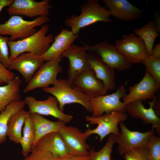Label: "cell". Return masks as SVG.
Returning <instances> with one entry per match:
<instances>
[{"instance_id":"6da1fadb","label":"cell","mask_w":160,"mask_h":160,"mask_svg":"<svg viewBox=\"0 0 160 160\" xmlns=\"http://www.w3.org/2000/svg\"><path fill=\"white\" fill-rule=\"evenodd\" d=\"M80 14L77 16L73 15L67 17L65 21V25L71 28L75 34L79 35L82 28L98 22L110 23L109 10L101 6L98 0H87L80 6Z\"/></svg>"},{"instance_id":"7a4b0ae2","label":"cell","mask_w":160,"mask_h":160,"mask_svg":"<svg viewBox=\"0 0 160 160\" xmlns=\"http://www.w3.org/2000/svg\"><path fill=\"white\" fill-rule=\"evenodd\" d=\"M49 26L45 24L36 33L21 40L8 41L10 60L24 53L30 52L41 55L49 49L54 41L52 34L47 35Z\"/></svg>"},{"instance_id":"3957f363","label":"cell","mask_w":160,"mask_h":160,"mask_svg":"<svg viewBox=\"0 0 160 160\" xmlns=\"http://www.w3.org/2000/svg\"><path fill=\"white\" fill-rule=\"evenodd\" d=\"M42 89L56 98L59 108L63 111L66 105L77 103L83 106L87 111L92 112L90 98L67 79L60 78L52 87Z\"/></svg>"},{"instance_id":"277c9868","label":"cell","mask_w":160,"mask_h":160,"mask_svg":"<svg viewBox=\"0 0 160 160\" xmlns=\"http://www.w3.org/2000/svg\"><path fill=\"white\" fill-rule=\"evenodd\" d=\"M50 21L48 16H42L33 20H25L22 16H11L4 23L0 24V35L10 36L9 40H21L33 34L38 31L36 27L42 26Z\"/></svg>"},{"instance_id":"5b68a950","label":"cell","mask_w":160,"mask_h":160,"mask_svg":"<svg viewBox=\"0 0 160 160\" xmlns=\"http://www.w3.org/2000/svg\"><path fill=\"white\" fill-rule=\"evenodd\" d=\"M127 117L125 112L119 111H113L97 117L86 116L85 119L89 124H97V126L94 129H88L84 132V135L87 139L91 135L97 134L99 136L100 142L108 135H118L120 133L119 124L126 121Z\"/></svg>"},{"instance_id":"8992f818","label":"cell","mask_w":160,"mask_h":160,"mask_svg":"<svg viewBox=\"0 0 160 160\" xmlns=\"http://www.w3.org/2000/svg\"><path fill=\"white\" fill-rule=\"evenodd\" d=\"M83 48L86 52L94 53L112 68L123 71L130 68L132 63L118 50L114 45L103 41L94 45L85 44Z\"/></svg>"},{"instance_id":"52a82bcc","label":"cell","mask_w":160,"mask_h":160,"mask_svg":"<svg viewBox=\"0 0 160 160\" xmlns=\"http://www.w3.org/2000/svg\"><path fill=\"white\" fill-rule=\"evenodd\" d=\"M126 94L124 86L121 85L113 93L90 99L92 110L91 116L98 117L105 113L108 114L115 111L126 112V105L120 100Z\"/></svg>"},{"instance_id":"ba28073f","label":"cell","mask_w":160,"mask_h":160,"mask_svg":"<svg viewBox=\"0 0 160 160\" xmlns=\"http://www.w3.org/2000/svg\"><path fill=\"white\" fill-rule=\"evenodd\" d=\"M121 132L116 135V143L118 144V152L121 156L137 148L144 147L150 138L155 135V130L141 132L131 131L128 129L123 122L119 123Z\"/></svg>"},{"instance_id":"9c48e42d","label":"cell","mask_w":160,"mask_h":160,"mask_svg":"<svg viewBox=\"0 0 160 160\" xmlns=\"http://www.w3.org/2000/svg\"><path fill=\"white\" fill-rule=\"evenodd\" d=\"M115 46L132 63H143L148 55L143 41L134 33L124 35L117 40Z\"/></svg>"},{"instance_id":"30bf717a","label":"cell","mask_w":160,"mask_h":160,"mask_svg":"<svg viewBox=\"0 0 160 160\" xmlns=\"http://www.w3.org/2000/svg\"><path fill=\"white\" fill-rule=\"evenodd\" d=\"M24 100L30 114L50 116L66 124L69 123L73 119L72 115L66 114L60 109L58 102L54 96H49L43 100H38L32 96H27Z\"/></svg>"},{"instance_id":"8fae6325","label":"cell","mask_w":160,"mask_h":160,"mask_svg":"<svg viewBox=\"0 0 160 160\" xmlns=\"http://www.w3.org/2000/svg\"><path fill=\"white\" fill-rule=\"evenodd\" d=\"M60 62L52 60L46 61L37 70L24 89V93L37 88H45L53 85L57 80L58 74L62 68Z\"/></svg>"},{"instance_id":"7c38bea8","label":"cell","mask_w":160,"mask_h":160,"mask_svg":"<svg viewBox=\"0 0 160 160\" xmlns=\"http://www.w3.org/2000/svg\"><path fill=\"white\" fill-rule=\"evenodd\" d=\"M50 0L37 1L34 0H15L7 9L11 16H25L35 18L42 16H48L52 6Z\"/></svg>"},{"instance_id":"4fadbf2b","label":"cell","mask_w":160,"mask_h":160,"mask_svg":"<svg viewBox=\"0 0 160 160\" xmlns=\"http://www.w3.org/2000/svg\"><path fill=\"white\" fill-rule=\"evenodd\" d=\"M69 154L71 155L86 156L89 155L90 146L86 142L87 138L84 132L72 126L65 125L59 131Z\"/></svg>"},{"instance_id":"5bb4252c","label":"cell","mask_w":160,"mask_h":160,"mask_svg":"<svg viewBox=\"0 0 160 160\" xmlns=\"http://www.w3.org/2000/svg\"><path fill=\"white\" fill-rule=\"evenodd\" d=\"M159 89L154 79L145 69L142 79L138 83L129 87V92L122 98V102L126 105L137 100H153Z\"/></svg>"},{"instance_id":"9a60e30c","label":"cell","mask_w":160,"mask_h":160,"mask_svg":"<svg viewBox=\"0 0 160 160\" xmlns=\"http://www.w3.org/2000/svg\"><path fill=\"white\" fill-rule=\"evenodd\" d=\"M41 55L30 52L24 53L10 60L8 69L15 70L23 76L26 83H28L44 63Z\"/></svg>"},{"instance_id":"2e32d148","label":"cell","mask_w":160,"mask_h":160,"mask_svg":"<svg viewBox=\"0 0 160 160\" xmlns=\"http://www.w3.org/2000/svg\"><path fill=\"white\" fill-rule=\"evenodd\" d=\"M87 52L83 47L72 44L62 54L69 61L67 80L73 84L74 78L89 68L88 62Z\"/></svg>"},{"instance_id":"e0dca14e","label":"cell","mask_w":160,"mask_h":160,"mask_svg":"<svg viewBox=\"0 0 160 160\" xmlns=\"http://www.w3.org/2000/svg\"><path fill=\"white\" fill-rule=\"evenodd\" d=\"M156 97L149 101V107H145L141 100L131 102L125 105L126 112L131 117L142 120L144 123L151 124L152 129L156 130L158 135L160 133V119L156 113L153 105Z\"/></svg>"},{"instance_id":"ac0fdd59","label":"cell","mask_w":160,"mask_h":160,"mask_svg":"<svg viewBox=\"0 0 160 160\" xmlns=\"http://www.w3.org/2000/svg\"><path fill=\"white\" fill-rule=\"evenodd\" d=\"M73 84L90 99L107 94L104 84L90 68L77 76Z\"/></svg>"},{"instance_id":"d6986e66","label":"cell","mask_w":160,"mask_h":160,"mask_svg":"<svg viewBox=\"0 0 160 160\" xmlns=\"http://www.w3.org/2000/svg\"><path fill=\"white\" fill-rule=\"evenodd\" d=\"M33 150L49 152L57 159L71 155L59 132H52L41 137L33 146Z\"/></svg>"},{"instance_id":"ffe728a7","label":"cell","mask_w":160,"mask_h":160,"mask_svg":"<svg viewBox=\"0 0 160 160\" xmlns=\"http://www.w3.org/2000/svg\"><path fill=\"white\" fill-rule=\"evenodd\" d=\"M79 37L71 31L62 28L60 32L54 38V41L48 50L41 56L44 61L55 60L60 62L62 53Z\"/></svg>"},{"instance_id":"44dd1931","label":"cell","mask_w":160,"mask_h":160,"mask_svg":"<svg viewBox=\"0 0 160 160\" xmlns=\"http://www.w3.org/2000/svg\"><path fill=\"white\" fill-rule=\"evenodd\" d=\"M111 15L126 22L133 21L141 17L142 11L127 0H103Z\"/></svg>"},{"instance_id":"7402d4cb","label":"cell","mask_w":160,"mask_h":160,"mask_svg":"<svg viewBox=\"0 0 160 160\" xmlns=\"http://www.w3.org/2000/svg\"><path fill=\"white\" fill-rule=\"evenodd\" d=\"M87 57L89 68L108 91L114 89L116 85L114 69L108 66L95 53H87Z\"/></svg>"},{"instance_id":"603a6c76","label":"cell","mask_w":160,"mask_h":160,"mask_svg":"<svg viewBox=\"0 0 160 160\" xmlns=\"http://www.w3.org/2000/svg\"><path fill=\"white\" fill-rule=\"evenodd\" d=\"M30 114L35 132V139L33 146L42 137L52 132H59L61 128L66 124L64 122L59 120L57 121L49 120L37 113Z\"/></svg>"},{"instance_id":"cb8c5ba5","label":"cell","mask_w":160,"mask_h":160,"mask_svg":"<svg viewBox=\"0 0 160 160\" xmlns=\"http://www.w3.org/2000/svg\"><path fill=\"white\" fill-rule=\"evenodd\" d=\"M21 83L20 77L16 76L8 84L0 86V113L12 102L21 100Z\"/></svg>"},{"instance_id":"d4e9b609","label":"cell","mask_w":160,"mask_h":160,"mask_svg":"<svg viewBox=\"0 0 160 160\" xmlns=\"http://www.w3.org/2000/svg\"><path fill=\"white\" fill-rule=\"evenodd\" d=\"M28 114V111L22 110L13 115L8 122L7 137L11 141L20 144L22 138V129L25 119Z\"/></svg>"},{"instance_id":"484cf974","label":"cell","mask_w":160,"mask_h":160,"mask_svg":"<svg viewBox=\"0 0 160 160\" xmlns=\"http://www.w3.org/2000/svg\"><path fill=\"white\" fill-rule=\"evenodd\" d=\"M26 105L24 100L13 102L0 113V145L7 140V126L10 118L15 113L24 109Z\"/></svg>"},{"instance_id":"4316f807","label":"cell","mask_w":160,"mask_h":160,"mask_svg":"<svg viewBox=\"0 0 160 160\" xmlns=\"http://www.w3.org/2000/svg\"><path fill=\"white\" fill-rule=\"evenodd\" d=\"M134 33L144 41L149 55H151L156 39L160 32L158 30L155 21L151 20L142 28L135 29Z\"/></svg>"},{"instance_id":"83f0119b","label":"cell","mask_w":160,"mask_h":160,"mask_svg":"<svg viewBox=\"0 0 160 160\" xmlns=\"http://www.w3.org/2000/svg\"><path fill=\"white\" fill-rule=\"evenodd\" d=\"M35 137L34 125L28 113L24 123L22 138L20 144L21 146V153L23 156H27L31 152Z\"/></svg>"},{"instance_id":"f1b7e54d","label":"cell","mask_w":160,"mask_h":160,"mask_svg":"<svg viewBox=\"0 0 160 160\" xmlns=\"http://www.w3.org/2000/svg\"><path fill=\"white\" fill-rule=\"evenodd\" d=\"M116 135H110L103 147L97 151L94 149L89 151V155L91 160H111V153L113 146L115 143Z\"/></svg>"},{"instance_id":"f546056e","label":"cell","mask_w":160,"mask_h":160,"mask_svg":"<svg viewBox=\"0 0 160 160\" xmlns=\"http://www.w3.org/2000/svg\"><path fill=\"white\" fill-rule=\"evenodd\" d=\"M144 148L149 160H160V137L153 135Z\"/></svg>"},{"instance_id":"4dcf8cb0","label":"cell","mask_w":160,"mask_h":160,"mask_svg":"<svg viewBox=\"0 0 160 160\" xmlns=\"http://www.w3.org/2000/svg\"><path fill=\"white\" fill-rule=\"evenodd\" d=\"M146 69L149 73L156 82L157 85L160 87V58L154 57L148 55L143 61Z\"/></svg>"},{"instance_id":"1f68e13d","label":"cell","mask_w":160,"mask_h":160,"mask_svg":"<svg viewBox=\"0 0 160 160\" xmlns=\"http://www.w3.org/2000/svg\"><path fill=\"white\" fill-rule=\"evenodd\" d=\"M9 37L0 35V62L8 69L9 59L8 41Z\"/></svg>"},{"instance_id":"d6a6232c","label":"cell","mask_w":160,"mask_h":160,"mask_svg":"<svg viewBox=\"0 0 160 160\" xmlns=\"http://www.w3.org/2000/svg\"><path fill=\"white\" fill-rule=\"evenodd\" d=\"M23 160H57L49 152L40 150H33L29 155Z\"/></svg>"},{"instance_id":"836d02e7","label":"cell","mask_w":160,"mask_h":160,"mask_svg":"<svg viewBox=\"0 0 160 160\" xmlns=\"http://www.w3.org/2000/svg\"><path fill=\"white\" fill-rule=\"evenodd\" d=\"M124 156L125 160H149L144 147L133 149Z\"/></svg>"},{"instance_id":"e575fe53","label":"cell","mask_w":160,"mask_h":160,"mask_svg":"<svg viewBox=\"0 0 160 160\" xmlns=\"http://www.w3.org/2000/svg\"><path fill=\"white\" fill-rule=\"evenodd\" d=\"M15 76L14 72L7 68L0 62V86L8 84Z\"/></svg>"},{"instance_id":"d590c367","label":"cell","mask_w":160,"mask_h":160,"mask_svg":"<svg viewBox=\"0 0 160 160\" xmlns=\"http://www.w3.org/2000/svg\"><path fill=\"white\" fill-rule=\"evenodd\" d=\"M57 160H91L89 155L86 156H77L70 155L67 157Z\"/></svg>"},{"instance_id":"8d00e7d4","label":"cell","mask_w":160,"mask_h":160,"mask_svg":"<svg viewBox=\"0 0 160 160\" xmlns=\"http://www.w3.org/2000/svg\"><path fill=\"white\" fill-rule=\"evenodd\" d=\"M152 57L156 58H160V44H156L154 48H153L151 55Z\"/></svg>"},{"instance_id":"74e56055","label":"cell","mask_w":160,"mask_h":160,"mask_svg":"<svg viewBox=\"0 0 160 160\" xmlns=\"http://www.w3.org/2000/svg\"><path fill=\"white\" fill-rule=\"evenodd\" d=\"M14 0H0V12L5 7L9 6L13 2Z\"/></svg>"},{"instance_id":"f35d334b","label":"cell","mask_w":160,"mask_h":160,"mask_svg":"<svg viewBox=\"0 0 160 160\" xmlns=\"http://www.w3.org/2000/svg\"><path fill=\"white\" fill-rule=\"evenodd\" d=\"M114 160V159H112V160Z\"/></svg>"}]
</instances>
